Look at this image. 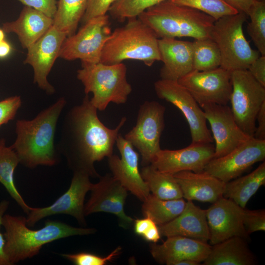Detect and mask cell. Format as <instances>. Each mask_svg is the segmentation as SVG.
Listing matches in <instances>:
<instances>
[{"instance_id": "obj_1", "label": "cell", "mask_w": 265, "mask_h": 265, "mask_svg": "<svg viewBox=\"0 0 265 265\" xmlns=\"http://www.w3.org/2000/svg\"><path fill=\"white\" fill-rule=\"evenodd\" d=\"M97 110L86 95L82 103L66 115L59 144L73 172L85 173L93 178L100 176L94 163L113 154L119 132L127 121L123 117L115 128H108L99 119Z\"/></svg>"}, {"instance_id": "obj_2", "label": "cell", "mask_w": 265, "mask_h": 265, "mask_svg": "<svg viewBox=\"0 0 265 265\" xmlns=\"http://www.w3.org/2000/svg\"><path fill=\"white\" fill-rule=\"evenodd\" d=\"M66 104L65 98H60L34 119L17 121L16 138L11 147L20 163L29 168L56 163L54 134L58 119Z\"/></svg>"}, {"instance_id": "obj_3", "label": "cell", "mask_w": 265, "mask_h": 265, "mask_svg": "<svg viewBox=\"0 0 265 265\" xmlns=\"http://www.w3.org/2000/svg\"><path fill=\"white\" fill-rule=\"evenodd\" d=\"M1 225L5 230L4 251L10 265L37 255L43 245L60 238L73 236L92 234L95 228H78L53 220L46 221L38 230L27 225L26 218L4 214Z\"/></svg>"}, {"instance_id": "obj_4", "label": "cell", "mask_w": 265, "mask_h": 265, "mask_svg": "<svg viewBox=\"0 0 265 265\" xmlns=\"http://www.w3.org/2000/svg\"><path fill=\"white\" fill-rule=\"evenodd\" d=\"M137 18L148 26L158 38L189 37L211 38L215 21L207 14L167 0L152 6Z\"/></svg>"}, {"instance_id": "obj_5", "label": "cell", "mask_w": 265, "mask_h": 265, "mask_svg": "<svg viewBox=\"0 0 265 265\" xmlns=\"http://www.w3.org/2000/svg\"><path fill=\"white\" fill-rule=\"evenodd\" d=\"M158 39L137 17L129 19L124 26L111 32L103 48L100 62L113 64L134 59L151 66L155 62L161 61Z\"/></svg>"}, {"instance_id": "obj_6", "label": "cell", "mask_w": 265, "mask_h": 265, "mask_svg": "<svg viewBox=\"0 0 265 265\" xmlns=\"http://www.w3.org/2000/svg\"><path fill=\"white\" fill-rule=\"evenodd\" d=\"M77 77L86 95L93 94L90 102L100 111L105 110L111 102L125 104L132 91L127 79L126 66L122 62L81 65Z\"/></svg>"}, {"instance_id": "obj_7", "label": "cell", "mask_w": 265, "mask_h": 265, "mask_svg": "<svg viewBox=\"0 0 265 265\" xmlns=\"http://www.w3.org/2000/svg\"><path fill=\"white\" fill-rule=\"evenodd\" d=\"M248 17L242 12L223 16L216 20L211 38L217 45L221 55L220 67L230 72L247 70L260 56L253 50L243 31V25Z\"/></svg>"}, {"instance_id": "obj_8", "label": "cell", "mask_w": 265, "mask_h": 265, "mask_svg": "<svg viewBox=\"0 0 265 265\" xmlns=\"http://www.w3.org/2000/svg\"><path fill=\"white\" fill-rule=\"evenodd\" d=\"M231 78L232 90L229 102L232 112L242 131L253 137L258 113L265 103V87L247 70L232 71Z\"/></svg>"}, {"instance_id": "obj_9", "label": "cell", "mask_w": 265, "mask_h": 265, "mask_svg": "<svg viewBox=\"0 0 265 265\" xmlns=\"http://www.w3.org/2000/svg\"><path fill=\"white\" fill-rule=\"evenodd\" d=\"M83 25L77 33L66 37L59 57L68 61L79 59L81 65L99 63L104 45L112 32L108 16L93 18Z\"/></svg>"}, {"instance_id": "obj_10", "label": "cell", "mask_w": 265, "mask_h": 265, "mask_svg": "<svg viewBox=\"0 0 265 265\" xmlns=\"http://www.w3.org/2000/svg\"><path fill=\"white\" fill-rule=\"evenodd\" d=\"M165 111L159 102L145 101L139 107L135 125L124 136L138 151L143 166L150 164L161 149Z\"/></svg>"}, {"instance_id": "obj_11", "label": "cell", "mask_w": 265, "mask_h": 265, "mask_svg": "<svg viewBox=\"0 0 265 265\" xmlns=\"http://www.w3.org/2000/svg\"><path fill=\"white\" fill-rule=\"evenodd\" d=\"M158 97L177 107L188 124L191 143H212L203 110L190 93L178 81L160 79L154 83Z\"/></svg>"}, {"instance_id": "obj_12", "label": "cell", "mask_w": 265, "mask_h": 265, "mask_svg": "<svg viewBox=\"0 0 265 265\" xmlns=\"http://www.w3.org/2000/svg\"><path fill=\"white\" fill-rule=\"evenodd\" d=\"M231 72L220 67L200 71L193 70L178 82L193 96L200 106L206 104L227 105L232 90Z\"/></svg>"}, {"instance_id": "obj_13", "label": "cell", "mask_w": 265, "mask_h": 265, "mask_svg": "<svg viewBox=\"0 0 265 265\" xmlns=\"http://www.w3.org/2000/svg\"><path fill=\"white\" fill-rule=\"evenodd\" d=\"M68 189L53 204L44 208H32L26 218V224L33 227L41 219L53 215L65 214L73 216L80 225H86L84 213V199L93 184L90 176L83 172H74Z\"/></svg>"}, {"instance_id": "obj_14", "label": "cell", "mask_w": 265, "mask_h": 265, "mask_svg": "<svg viewBox=\"0 0 265 265\" xmlns=\"http://www.w3.org/2000/svg\"><path fill=\"white\" fill-rule=\"evenodd\" d=\"M265 159V140L252 137L226 155L212 159L204 171L226 183Z\"/></svg>"}, {"instance_id": "obj_15", "label": "cell", "mask_w": 265, "mask_h": 265, "mask_svg": "<svg viewBox=\"0 0 265 265\" xmlns=\"http://www.w3.org/2000/svg\"><path fill=\"white\" fill-rule=\"evenodd\" d=\"M67 34L53 25L38 40L29 47L24 60L33 68V81L49 94L54 93V87L47 77L59 54Z\"/></svg>"}, {"instance_id": "obj_16", "label": "cell", "mask_w": 265, "mask_h": 265, "mask_svg": "<svg viewBox=\"0 0 265 265\" xmlns=\"http://www.w3.org/2000/svg\"><path fill=\"white\" fill-rule=\"evenodd\" d=\"M99 178L97 183L93 184L90 197L84 204L85 216L99 212L110 213L118 218L120 226L129 227L134 219L124 210L128 190L111 174L106 173Z\"/></svg>"}, {"instance_id": "obj_17", "label": "cell", "mask_w": 265, "mask_h": 265, "mask_svg": "<svg viewBox=\"0 0 265 265\" xmlns=\"http://www.w3.org/2000/svg\"><path fill=\"white\" fill-rule=\"evenodd\" d=\"M200 106L210 125L212 135L215 141L213 158L226 155L252 137L239 127L227 105L210 103Z\"/></svg>"}, {"instance_id": "obj_18", "label": "cell", "mask_w": 265, "mask_h": 265, "mask_svg": "<svg viewBox=\"0 0 265 265\" xmlns=\"http://www.w3.org/2000/svg\"><path fill=\"white\" fill-rule=\"evenodd\" d=\"M212 143H191L178 150L160 149L150 164L158 170L174 175L184 171L201 172L214 158Z\"/></svg>"}, {"instance_id": "obj_19", "label": "cell", "mask_w": 265, "mask_h": 265, "mask_svg": "<svg viewBox=\"0 0 265 265\" xmlns=\"http://www.w3.org/2000/svg\"><path fill=\"white\" fill-rule=\"evenodd\" d=\"M212 204L205 210L210 244L213 245L233 237L247 239L249 235L243 222L244 208L224 197Z\"/></svg>"}, {"instance_id": "obj_20", "label": "cell", "mask_w": 265, "mask_h": 265, "mask_svg": "<svg viewBox=\"0 0 265 265\" xmlns=\"http://www.w3.org/2000/svg\"><path fill=\"white\" fill-rule=\"evenodd\" d=\"M115 144L121 158L114 154L107 158L111 174L128 191L143 202L150 192L139 170V154L120 133Z\"/></svg>"}, {"instance_id": "obj_21", "label": "cell", "mask_w": 265, "mask_h": 265, "mask_svg": "<svg viewBox=\"0 0 265 265\" xmlns=\"http://www.w3.org/2000/svg\"><path fill=\"white\" fill-rule=\"evenodd\" d=\"M212 245L207 242L183 236L167 237L162 243H153L150 252L154 259L160 264L175 265L183 260L203 262L209 254Z\"/></svg>"}, {"instance_id": "obj_22", "label": "cell", "mask_w": 265, "mask_h": 265, "mask_svg": "<svg viewBox=\"0 0 265 265\" xmlns=\"http://www.w3.org/2000/svg\"><path fill=\"white\" fill-rule=\"evenodd\" d=\"M161 61V79L178 81L193 69L192 43L174 38L158 39Z\"/></svg>"}, {"instance_id": "obj_23", "label": "cell", "mask_w": 265, "mask_h": 265, "mask_svg": "<svg viewBox=\"0 0 265 265\" xmlns=\"http://www.w3.org/2000/svg\"><path fill=\"white\" fill-rule=\"evenodd\" d=\"M161 236H179L207 242L210 232L205 210L187 200L182 212L171 221L158 226Z\"/></svg>"}, {"instance_id": "obj_24", "label": "cell", "mask_w": 265, "mask_h": 265, "mask_svg": "<svg viewBox=\"0 0 265 265\" xmlns=\"http://www.w3.org/2000/svg\"><path fill=\"white\" fill-rule=\"evenodd\" d=\"M187 200L213 203L223 197L225 183L203 171H184L173 175Z\"/></svg>"}, {"instance_id": "obj_25", "label": "cell", "mask_w": 265, "mask_h": 265, "mask_svg": "<svg viewBox=\"0 0 265 265\" xmlns=\"http://www.w3.org/2000/svg\"><path fill=\"white\" fill-rule=\"evenodd\" d=\"M53 25V19L29 6H25L18 19L3 24L5 33H15L24 49H27Z\"/></svg>"}, {"instance_id": "obj_26", "label": "cell", "mask_w": 265, "mask_h": 265, "mask_svg": "<svg viewBox=\"0 0 265 265\" xmlns=\"http://www.w3.org/2000/svg\"><path fill=\"white\" fill-rule=\"evenodd\" d=\"M246 239L233 237L212 245L210 252L203 262L204 265H255V256Z\"/></svg>"}, {"instance_id": "obj_27", "label": "cell", "mask_w": 265, "mask_h": 265, "mask_svg": "<svg viewBox=\"0 0 265 265\" xmlns=\"http://www.w3.org/2000/svg\"><path fill=\"white\" fill-rule=\"evenodd\" d=\"M265 184V162L251 173L225 183L223 197L230 199L245 208L250 199Z\"/></svg>"}, {"instance_id": "obj_28", "label": "cell", "mask_w": 265, "mask_h": 265, "mask_svg": "<svg viewBox=\"0 0 265 265\" xmlns=\"http://www.w3.org/2000/svg\"><path fill=\"white\" fill-rule=\"evenodd\" d=\"M140 174L150 192L163 200L183 198L181 188L173 175L161 172L151 164L143 166Z\"/></svg>"}, {"instance_id": "obj_29", "label": "cell", "mask_w": 265, "mask_h": 265, "mask_svg": "<svg viewBox=\"0 0 265 265\" xmlns=\"http://www.w3.org/2000/svg\"><path fill=\"white\" fill-rule=\"evenodd\" d=\"M19 163V158L15 151L11 146L6 145L4 139H0V183L27 214L32 208L25 202L14 183V171Z\"/></svg>"}, {"instance_id": "obj_30", "label": "cell", "mask_w": 265, "mask_h": 265, "mask_svg": "<svg viewBox=\"0 0 265 265\" xmlns=\"http://www.w3.org/2000/svg\"><path fill=\"white\" fill-rule=\"evenodd\" d=\"M186 204L183 198L163 200L150 193L143 201L141 210L145 217L150 218L158 226H160L178 216L183 211Z\"/></svg>"}, {"instance_id": "obj_31", "label": "cell", "mask_w": 265, "mask_h": 265, "mask_svg": "<svg viewBox=\"0 0 265 265\" xmlns=\"http://www.w3.org/2000/svg\"><path fill=\"white\" fill-rule=\"evenodd\" d=\"M88 0H58L53 25L67 36L76 33L84 15Z\"/></svg>"}, {"instance_id": "obj_32", "label": "cell", "mask_w": 265, "mask_h": 265, "mask_svg": "<svg viewBox=\"0 0 265 265\" xmlns=\"http://www.w3.org/2000/svg\"><path fill=\"white\" fill-rule=\"evenodd\" d=\"M192 43L194 70L204 71L220 67V51L213 40L211 38L195 39Z\"/></svg>"}, {"instance_id": "obj_33", "label": "cell", "mask_w": 265, "mask_h": 265, "mask_svg": "<svg viewBox=\"0 0 265 265\" xmlns=\"http://www.w3.org/2000/svg\"><path fill=\"white\" fill-rule=\"evenodd\" d=\"M247 30L262 55H265V2L255 0L248 14Z\"/></svg>"}, {"instance_id": "obj_34", "label": "cell", "mask_w": 265, "mask_h": 265, "mask_svg": "<svg viewBox=\"0 0 265 265\" xmlns=\"http://www.w3.org/2000/svg\"><path fill=\"white\" fill-rule=\"evenodd\" d=\"M167 0H116L108 12L120 21L136 18L148 8Z\"/></svg>"}, {"instance_id": "obj_35", "label": "cell", "mask_w": 265, "mask_h": 265, "mask_svg": "<svg viewBox=\"0 0 265 265\" xmlns=\"http://www.w3.org/2000/svg\"><path fill=\"white\" fill-rule=\"evenodd\" d=\"M173 2L195 9L211 16L215 20L238 12L223 0H170Z\"/></svg>"}, {"instance_id": "obj_36", "label": "cell", "mask_w": 265, "mask_h": 265, "mask_svg": "<svg viewBox=\"0 0 265 265\" xmlns=\"http://www.w3.org/2000/svg\"><path fill=\"white\" fill-rule=\"evenodd\" d=\"M121 249L122 248L118 246L104 257L84 252L63 254L61 256L77 265H105L115 259L120 254Z\"/></svg>"}, {"instance_id": "obj_37", "label": "cell", "mask_w": 265, "mask_h": 265, "mask_svg": "<svg viewBox=\"0 0 265 265\" xmlns=\"http://www.w3.org/2000/svg\"><path fill=\"white\" fill-rule=\"evenodd\" d=\"M243 222L249 235L255 232L265 231V210H250L244 208Z\"/></svg>"}, {"instance_id": "obj_38", "label": "cell", "mask_w": 265, "mask_h": 265, "mask_svg": "<svg viewBox=\"0 0 265 265\" xmlns=\"http://www.w3.org/2000/svg\"><path fill=\"white\" fill-rule=\"evenodd\" d=\"M116 0H88L86 10L81 20L83 24L90 19L106 14Z\"/></svg>"}, {"instance_id": "obj_39", "label": "cell", "mask_w": 265, "mask_h": 265, "mask_svg": "<svg viewBox=\"0 0 265 265\" xmlns=\"http://www.w3.org/2000/svg\"><path fill=\"white\" fill-rule=\"evenodd\" d=\"M22 105L21 97L14 96L0 101V127L13 119Z\"/></svg>"}, {"instance_id": "obj_40", "label": "cell", "mask_w": 265, "mask_h": 265, "mask_svg": "<svg viewBox=\"0 0 265 265\" xmlns=\"http://www.w3.org/2000/svg\"><path fill=\"white\" fill-rule=\"evenodd\" d=\"M25 6L32 7L53 18L57 9L56 0H17Z\"/></svg>"}, {"instance_id": "obj_41", "label": "cell", "mask_w": 265, "mask_h": 265, "mask_svg": "<svg viewBox=\"0 0 265 265\" xmlns=\"http://www.w3.org/2000/svg\"><path fill=\"white\" fill-rule=\"evenodd\" d=\"M247 70L259 83L265 87V55L260 56L254 60Z\"/></svg>"}, {"instance_id": "obj_42", "label": "cell", "mask_w": 265, "mask_h": 265, "mask_svg": "<svg viewBox=\"0 0 265 265\" xmlns=\"http://www.w3.org/2000/svg\"><path fill=\"white\" fill-rule=\"evenodd\" d=\"M9 202L3 200L0 202V227L1 225L2 217L8 208ZM5 239L3 235L0 232V265H10L4 251Z\"/></svg>"}, {"instance_id": "obj_43", "label": "cell", "mask_w": 265, "mask_h": 265, "mask_svg": "<svg viewBox=\"0 0 265 265\" xmlns=\"http://www.w3.org/2000/svg\"><path fill=\"white\" fill-rule=\"evenodd\" d=\"M253 137L259 140H265V103L258 113Z\"/></svg>"}, {"instance_id": "obj_44", "label": "cell", "mask_w": 265, "mask_h": 265, "mask_svg": "<svg viewBox=\"0 0 265 265\" xmlns=\"http://www.w3.org/2000/svg\"><path fill=\"white\" fill-rule=\"evenodd\" d=\"M155 224V222L148 217L136 219L134 221V232L136 235L142 237Z\"/></svg>"}, {"instance_id": "obj_45", "label": "cell", "mask_w": 265, "mask_h": 265, "mask_svg": "<svg viewBox=\"0 0 265 265\" xmlns=\"http://www.w3.org/2000/svg\"><path fill=\"white\" fill-rule=\"evenodd\" d=\"M238 12L248 16L249 10L255 0H223Z\"/></svg>"}, {"instance_id": "obj_46", "label": "cell", "mask_w": 265, "mask_h": 265, "mask_svg": "<svg viewBox=\"0 0 265 265\" xmlns=\"http://www.w3.org/2000/svg\"><path fill=\"white\" fill-rule=\"evenodd\" d=\"M12 48L10 44L5 40L0 42V58L8 56L11 53Z\"/></svg>"}, {"instance_id": "obj_47", "label": "cell", "mask_w": 265, "mask_h": 265, "mask_svg": "<svg viewBox=\"0 0 265 265\" xmlns=\"http://www.w3.org/2000/svg\"><path fill=\"white\" fill-rule=\"evenodd\" d=\"M200 263L192 260H183L177 262L175 265H199Z\"/></svg>"}, {"instance_id": "obj_48", "label": "cell", "mask_w": 265, "mask_h": 265, "mask_svg": "<svg viewBox=\"0 0 265 265\" xmlns=\"http://www.w3.org/2000/svg\"><path fill=\"white\" fill-rule=\"evenodd\" d=\"M5 34L2 29H0V42L4 40Z\"/></svg>"}, {"instance_id": "obj_49", "label": "cell", "mask_w": 265, "mask_h": 265, "mask_svg": "<svg viewBox=\"0 0 265 265\" xmlns=\"http://www.w3.org/2000/svg\"><path fill=\"white\" fill-rule=\"evenodd\" d=\"M257 1H264L265 2V0H256Z\"/></svg>"}]
</instances>
